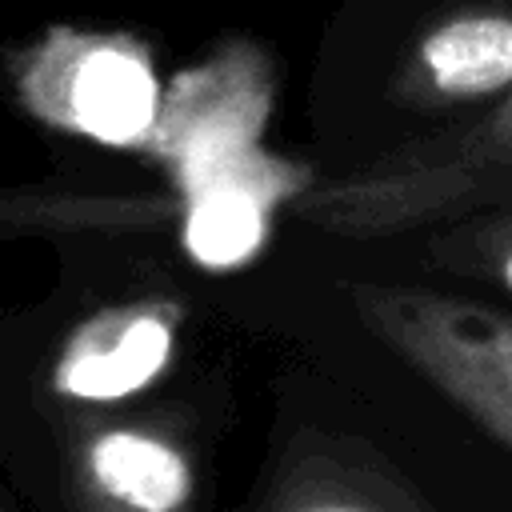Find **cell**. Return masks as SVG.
<instances>
[{
	"label": "cell",
	"instance_id": "6da1fadb",
	"mask_svg": "<svg viewBox=\"0 0 512 512\" xmlns=\"http://www.w3.org/2000/svg\"><path fill=\"white\" fill-rule=\"evenodd\" d=\"M500 200H512V104H488L472 120L332 184L316 196L312 216L336 232L384 236Z\"/></svg>",
	"mask_w": 512,
	"mask_h": 512
},
{
	"label": "cell",
	"instance_id": "7a4b0ae2",
	"mask_svg": "<svg viewBox=\"0 0 512 512\" xmlns=\"http://www.w3.org/2000/svg\"><path fill=\"white\" fill-rule=\"evenodd\" d=\"M368 328L512 452V316L432 288L360 284Z\"/></svg>",
	"mask_w": 512,
	"mask_h": 512
},
{
	"label": "cell",
	"instance_id": "3957f363",
	"mask_svg": "<svg viewBox=\"0 0 512 512\" xmlns=\"http://www.w3.org/2000/svg\"><path fill=\"white\" fill-rule=\"evenodd\" d=\"M24 88L44 120L108 148L144 144L160 124V80L132 40L60 32L36 52Z\"/></svg>",
	"mask_w": 512,
	"mask_h": 512
},
{
	"label": "cell",
	"instance_id": "277c9868",
	"mask_svg": "<svg viewBox=\"0 0 512 512\" xmlns=\"http://www.w3.org/2000/svg\"><path fill=\"white\" fill-rule=\"evenodd\" d=\"M176 180L184 188V252L208 272L248 264L268 236L272 208L300 184L260 148L196 164Z\"/></svg>",
	"mask_w": 512,
	"mask_h": 512
},
{
	"label": "cell",
	"instance_id": "5b68a950",
	"mask_svg": "<svg viewBox=\"0 0 512 512\" xmlns=\"http://www.w3.org/2000/svg\"><path fill=\"white\" fill-rule=\"evenodd\" d=\"M400 96L432 112L488 108L512 96V0H472L444 12L416 40Z\"/></svg>",
	"mask_w": 512,
	"mask_h": 512
},
{
	"label": "cell",
	"instance_id": "8992f818",
	"mask_svg": "<svg viewBox=\"0 0 512 512\" xmlns=\"http://www.w3.org/2000/svg\"><path fill=\"white\" fill-rule=\"evenodd\" d=\"M172 316L164 308H120L88 320L56 364V388L72 400H124L148 388L172 356Z\"/></svg>",
	"mask_w": 512,
	"mask_h": 512
},
{
	"label": "cell",
	"instance_id": "52a82bcc",
	"mask_svg": "<svg viewBox=\"0 0 512 512\" xmlns=\"http://www.w3.org/2000/svg\"><path fill=\"white\" fill-rule=\"evenodd\" d=\"M264 108V80L252 72V64L232 68L220 60L208 72L184 76L176 100L156 124V140L164 144L180 176L196 164L256 148Z\"/></svg>",
	"mask_w": 512,
	"mask_h": 512
},
{
	"label": "cell",
	"instance_id": "ba28073f",
	"mask_svg": "<svg viewBox=\"0 0 512 512\" xmlns=\"http://www.w3.org/2000/svg\"><path fill=\"white\" fill-rule=\"evenodd\" d=\"M84 476L108 512H184L192 500L188 456L140 428L100 432L84 452Z\"/></svg>",
	"mask_w": 512,
	"mask_h": 512
},
{
	"label": "cell",
	"instance_id": "9c48e42d",
	"mask_svg": "<svg viewBox=\"0 0 512 512\" xmlns=\"http://www.w3.org/2000/svg\"><path fill=\"white\" fill-rule=\"evenodd\" d=\"M276 512H440L380 460H320L280 500Z\"/></svg>",
	"mask_w": 512,
	"mask_h": 512
},
{
	"label": "cell",
	"instance_id": "30bf717a",
	"mask_svg": "<svg viewBox=\"0 0 512 512\" xmlns=\"http://www.w3.org/2000/svg\"><path fill=\"white\" fill-rule=\"evenodd\" d=\"M428 256L456 276L496 284L504 296H512V200L444 220L428 244Z\"/></svg>",
	"mask_w": 512,
	"mask_h": 512
}]
</instances>
